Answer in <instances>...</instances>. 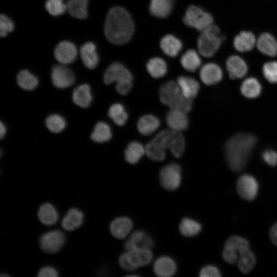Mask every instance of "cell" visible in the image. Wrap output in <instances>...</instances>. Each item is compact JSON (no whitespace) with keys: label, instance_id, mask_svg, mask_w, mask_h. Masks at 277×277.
Instances as JSON below:
<instances>
[{"label":"cell","instance_id":"1","mask_svg":"<svg viewBox=\"0 0 277 277\" xmlns=\"http://www.w3.org/2000/svg\"><path fill=\"white\" fill-rule=\"evenodd\" d=\"M256 143V137L247 133H237L227 141L225 153L231 170L240 172L245 167Z\"/></svg>","mask_w":277,"mask_h":277},{"label":"cell","instance_id":"2","mask_svg":"<svg viewBox=\"0 0 277 277\" xmlns=\"http://www.w3.org/2000/svg\"><path fill=\"white\" fill-rule=\"evenodd\" d=\"M107 39L121 45L128 42L134 32V24L130 14L123 8L114 7L108 12L104 26Z\"/></svg>","mask_w":277,"mask_h":277},{"label":"cell","instance_id":"3","mask_svg":"<svg viewBox=\"0 0 277 277\" xmlns=\"http://www.w3.org/2000/svg\"><path fill=\"white\" fill-rule=\"evenodd\" d=\"M223 258L229 264L238 263L239 268L245 273L250 272L256 263L255 255L250 250L248 241L239 236H231L226 241Z\"/></svg>","mask_w":277,"mask_h":277},{"label":"cell","instance_id":"4","mask_svg":"<svg viewBox=\"0 0 277 277\" xmlns=\"http://www.w3.org/2000/svg\"><path fill=\"white\" fill-rule=\"evenodd\" d=\"M159 97L162 103L170 109H177L186 113L192 107V99L186 97L182 92L177 83L169 81L160 87Z\"/></svg>","mask_w":277,"mask_h":277},{"label":"cell","instance_id":"5","mask_svg":"<svg viewBox=\"0 0 277 277\" xmlns=\"http://www.w3.org/2000/svg\"><path fill=\"white\" fill-rule=\"evenodd\" d=\"M220 30L215 25L211 24L203 31L198 37L197 45L199 53L204 57L213 56L220 48L223 40Z\"/></svg>","mask_w":277,"mask_h":277},{"label":"cell","instance_id":"6","mask_svg":"<svg viewBox=\"0 0 277 277\" xmlns=\"http://www.w3.org/2000/svg\"><path fill=\"white\" fill-rule=\"evenodd\" d=\"M152 141L166 150L168 149L176 158L180 157L184 151L185 141L181 132L171 129L163 130L158 133Z\"/></svg>","mask_w":277,"mask_h":277},{"label":"cell","instance_id":"7","mask_svg":"<svg viewBox=\"0 0 277 277\" xmlns=\"http://www.w3.org/2000/svg\"><path fill=\"white\" fill-rule=\"evenodd\" d=\"M153 254L150 249L127 250L119 258V264L126 270H133L149 264Z\"/></svg>","mask_w":277,"mask_h":277},{"label":"cell","instance_id":"8","mask_svg":"<svg viewBox=\"0 0 277 277\" xmlns=\"http://www.w3.org/2000/svg\"><path fill=\"white\" fill-rule=\"evenodd\" d=\"M183 20L186 26L201 32L213 22V17L209 13L194 5L187 8Z\"/></svg>","mask_w":277,"mask_h":277},{"label":"cell","instance_id":"9","mask_svg":"<svg viewBox=\"0 0 277 277\" xmlns=\"http://www.w3.org/2000/svg\"><path fill=\"white\" fill-rule=\"evenodd\" d=\"M160 183L167 190H176L181 183V168L176 163H170L163 167L159 174Z\"/></svg>","mask_w":277,"mask_h":277},{"label":"cell","instance_id":"10","mask_svg":"<svg viewBox=\"0 0 277 277\" xmlns=\"http://www.w3.org/2000/svg\"><path fill=\"white\" fill-rule=\"evenodd\" d=\"M133 76L130 71L123 64L115 62L106 69L104 75V82L109 85L113 82L116 84L132 82Z\"/></svg>","mask_w":277,"mask_h":277},{"label":"cell","instance_id":"11","mask_svg":"<svg viewBox=\"0 0 277 277\" xmlns=\"http://www.w3.org/2000/svg\"><path fill=\"white\" fill-rule=\"evenodd\" d=\"M66 240L64 233L58 230L48 231L43 234L39 239L41 249L49 253L58 252L64 246Z\"/></svg>","mask_w":277,"mask_h":277},{"label":"cell","instance_id":"12","mask_svg":"<svg viewBox=\"0 0 277 277\" xmlns=\"http://www.w3.org/2000/svg\"><path fill=\"white\" fill-rule=\"evenodd\" d=\"M258 184L252 175L244 174L241 176L236 183L239 195L243 199L251 201L254 199L258 191Z\"/></svg>","mask_w":277,"mask_h":277},{"label":"cell","instance_id":"13","mask_svg":"<svg viewBox=\"0 0 277 277\" xmlns=\"http://www.w3.org/2000/svg\"><path fill=\"white\" fill-rule=\"evenodd\" d=\"M153 244V240L150 235L143 230H138L134 231L128 238L124 247L126 251L150 249Z\"/></svg>","mask_w":277,"mask_h":277},{"label":"cell","instance_id":"14","mask_svg":"<svg viewBox=\"0 0 277 277\" xmlns=\"http://www.w3.org/2000/svg\"><path fill=\"white\" fill-rule=\"evenodd\" d=\"M51 80L53 84L58 88H66L73 84L74 75L73 72L64 65H56L51 71Z\"/></svg>","mask_w":277,"mask_h":277},{"label":"cell","instance_id":"15","mask_svg":"<svg viewBox=\"0 0 277 277\" xmlns=\"http://www.w3.org/2000/svg\"><path fill=\"white\" fill-rule=\"evenodd\" d=\"M166 122L170 129L178 132L185 130L189 125L186 113L177 109H170L166 114Z\"/></svg>","mask_w":277,"mask_h":277},{"label":"cell","instance_id":"16","mask_svg":"<svg viewBox=\"0 0 277 277\" xmlns=\"http://www.w3.org/2000/svg\"><path fill=\"white\" fill-rule=\"evenodd\" d=\"M56 60L63 64L72 63L77 56V49L75 45L68 41L60 43L54 50Z\"/></svg>","mask_w":277,"mask_h":277},{"label":"cell","instance_id":"17","mask_svg":"<svg viewBox=\"0 0 277 277\" xmlns=\"http://www.w3.org/2000/svg\"><path fill=\"white\" fill-rule=\"evenodd\" d=\"M200 77L205 84L212 85L221 81L223 77V72L218 65L213 63H209L201 68Z\"/></svg>","mask_w":277,"mask_h":277},{"label":"cell","instance_id":"18","mask_svg":"<svg viewBox=\"0 0 277 277\" xmlns=\"http://www.w3.org/2000/svg\"><path fill=\"white\" fill-rule=\"evenodd\" d=\"M226 66L231 79L241 78L248 72V66L246 62L236 55L230 56L227 59Z\"/></svg>","mask_w":277,"mask_h":277},{"label":"cell","instance_id":"19","mask_svg":"<svg viewBox=\"0 0 277 277\" xmlns=\"http://www.w3.org/2000/svg\"><path fill=\"white\" fill-rule=\"evenodd\" d=\"M133 227V222L127 216H120L114 219L110 223V231L116 239H123L130 232Z\"/></svg>","mask_w":277,"mask_h":277},{"label":"cell","instance_id":"20","mask_svg":"<svg viewBox=\"0 0 277 277\" xmlns=\"http://www.w3.org/2000/svg\"><path fill=\"white\" fill-rule=\"evenodd\" d=\"M153 271L159 276L170 277L176 272V264L172 258L166 255L161 256L154 262Z\"/></svg>","mask_w":277,"mask_h":277},{"label":"cell","instance_id":"21","mask_svg":"<svg viewBox=\"0 0 277 277\" xmlns=\"http://www.w3.org/2000/svg\"><path fill=\"white\" fill-rule=\"evenodd\" d=\"M256 47L262 54L274 57L277 55V40L270 33H262L256 41Z\"/></svg>","mask_w":277,"mask_h":277},{"label":"cell","instance_id":"22","mask_svg":"<svg viewBox=\"0 0 277 277\" xmlns=\"http://www.w3.org/2000/svg\"><path fill=\"white\" fill-rule=\"evenodd\" d=\"M256 44L254 34L248 31H243L236 35L233 42L234 48L240 52L251 51Z\"/></svg>","mask_w":277,"mask_h":277},{"label":"cell","instance_id":"23","mask_svg":"<svg viewBox=\"0 0 277 277\" xmlns=\"http://www.w3.org/2000/svg\"><path fill=\"white\" fill-rule=\"evenodd\" d=\"M182 92L187 98L196 97L200 88L199 82L194 78L184 75L179 76L176 80Z\"/></svg>","mask_w":277,"mask_h":277},{"label":"cell","instance_id":"24","mask_svg":"<svg viewBox=\"0 0 277 277\" xmlns=\"http://www.w3.org/2000/svg\"><path fill=\"white\" fill-rule=\"evenodd\" d=\"M80 55L85 66L90 69L95 68L98 63V57L95 45L92 42H87L80 49Z\"/></svg>","mask_w":277,"mask_h":277},{"label":"cell","instance_id":"25","mask_svg":"<svg viewBox=\"0 0 277 277\" xmlns=\"http://www.w3.org/2000/svg\"><path fill=\"white\" fill-rule=\"evenodd\" d=\"M159 118L152 114L141 116L137 123L138 132L143 135H149L154 132L160 126Z\"/></svg>","mask_w":277,"mask_h":277},{"label":"cell","instance_id":"26","mask_svg":"<svg viewBox=\"0 0 277 277\" xmlns=\"http://www.w3.org/2000/svg\"><path fill=\"white\" fill-rule=\"evenodd\" d=\"M160 47L164 53L170 57L178 55L182 49L181 41L171 34H167L160 41Z\"/></svg>","mask_w":277,"mask_h":277},{"label":"cell","instance_id":"27","mask_svg":"<svg viewBox=\"0 0 277 277\" xmlns=\"http://www.w3.org/2000/svg\"><path fill=\"white\" fill-rule=\"evenodd\" d=\"M174 2V0H151L149 11L155 17H166L172 11Z\"/></svg>","mask_w":277,"mask_h":277},{"label":"cell","instance_id":"28","mask_svg":"<svg viewBox=\"0 0 277 277\" xmlns=\"http://www.w3.org/2000/svg\"><path fill=\"white\" fill-rule=\"evenodd\" d=\"M92 96L90 86L84 84L77 87L72 93V100L77 105L87 108L91 103Z\"/></svg>","mask_w":277,"mask_h":277},{"label":"cell","instance_id":"29","mask_svg":"<svg viewBox=\"0 0 277 277\" xmlns=\"http://www.w3.org/2000/svg\"><path fill=\"white\" fill-rule=\"evenodd\" d=\"M84 214L76 208L70 209L62 221L63 228L67 231H72L78 228L82 224Z\"/></svg>","mask_w":277,"mask_h":277},{"label":"cell","instance_id":"30","mask_svg":"<svg viewBox=\"0 0 277 277\" xmlns=\"http://www.w3.org/2000/svg\"><path fill=\"white\" fill-rule=\"evenodd\" d=\"M37 216L41 222L47 226L55 224L58 220V213L55 207L50 203L42 204L38 211Z\"/></svg>","mask_w":277,"mask_h":277},{"label":"cell","instance_id":"31","mask_svg":"<svg viewBox=\"0 0 277 277\" xmlns=\"http://www.w3.org/2000/svg\"><path fill=\"white\" fill-rule=\"evenodd\" d=\"M181 64L186 70L195 71L201 65V60L196 51L193 49L187 50L181 56Z\"/></svg>","mask_w":277,"mask_h":277},{"label":"cell","instance_id":"32","mask_svg":"<svg viewBox=\"0 0 277 277\" xmlns=\"http://www.w3.org/2000/svg\"><path fill=\"white\" fill-rule=\"evenodd\" d=\"M145 153V147L140 142L132 141L128 145L125 151V158L131 164L137 163Z\"/></svg>","mask_w":277,"mask_h":277},{"label":"cell","instance_id":"33","mask_svg":"<svg viewBox=\"0 0 277 277\" xmlns=\"http://www.w3.org/2000/svg\"><path fill=\"white\" fill-rule=\"evenodd\" d=\"M262 91L260 82L255 77H251L244 81L241 86L242 94L247 98H254L258 97Z\"/></svg>","mask_w":277,"mask_h":277},{"label":"cell","instance_id":"34","mask_svg":"<svg viewBox=\"0 0 277 277\" xmlns=\"http://www.w3.org/2000/svg\"><path fill=\"white\" fill-rule=\"evenodd\" d=\"M146 68L150 75L155 78L164 76L167 72L166 63L157 57L150 59L146 64Z\"/></svg>","mask_w":277,"mask_h":277},{"label":"cell","instance_id":"35","mask_svg":"<svg viewBox=\"0 0 277 277\" xmlns=\"http://www.w3.org/2000/svg\"><path fill=\"white\" fill-rule=\"evenodd\" d=\"M89 0H69L67 8L70 14L74 17L84 19L87 16V4Z\"/></svg>","mask_w":277,"mask_h":277},{"label":"cell","instance_id":"36","mask_svg":"<svg viewBox=\"0 0 277 277\" xmlns=\"http://www.w3.org/2000/svg\"><path fill=\"white\" fill-rule=\"evenodd\" d=\"M112 137V131L110 126L105 122H98L91 133V138L97 143L109 141Z\"/></svg>","mask_w":277,"mask_h":277},{"label":"cell","instance_id":"37","mask_svg":"<svg viewBox=\"0 0 277 277\" xmlns=\"http://www.w3.org/2000/svg\"><path fill=\"white\" fill-rule=\"evenodd\" d=\"M202 226L196 221L189 218H183L180 224L179 230L181 233L186 237L196 235L201 230Z\"/></svg>","mask_w":277,"mask_h":277},{"label":"cell","instance_id":"38","mask_svg":"<svg viewBox=\"0 0 277 277\" xmlns=\"http://www.w3.org/2000/svg\"><path fill=\"white\" fill-rule=\"evenodd\" d=\"M108 114L113 122L119 126L124 125L128 117L124 106L120 103L112 105L109 109Z\"/></svg>","mask_w":277,"mask_h":277},{"label":"cell","instance_id":"39","mask_svg":"<svg viewBox=\"0 0 277 277\" xmlns=\"http://www.w3.org/2000/svg\"><path fill=\"white\" fill-rule=\"evenodd\" d=\"M17 82L22 88L26 90H33L38 84L37 77L27 70H21L18 73Z\"/></svg>","mask_w":277,"mask_h":277},{"label":"cell","instance_id":"40","mask_svg":"<svg viewBox=\"0 0 277 277\" xmlns=\"http://www.w3.org/2000/svg\"><path fill=\"white\" fill-rule=\"evenodd\" d=\"M145 153L150 160L155 162L163 161L166 157V150L152 140L145 146Z\"/></svg>","mask_w":277,"mask_h":277},{"label":"cell","instance_id":"41","mask_svg":"<svg viewBox=\"0 0 277 277\" xmlns=\"http://www.w3.org/2000/svg\"><path fill=\"white\" fill-rule=\"evenodd\" d=\"M46 125L51 132L58 133L65 129L66 121L62 116L58 114H52L46 118Z\"/></svg>","mask_w":277,"mask_h":277},{"label":"cell","instance_id":"42","mask_svg":"<svg viewBox=\"0 0 277 277\" xmlns=\"http://www.w3.org/2000/svg\"><path fill=\"white\" fill-rule=\"evenodd\" d=\"M45 7L51 15L55 16L62 15L67 10V4L63 0H47Z\"/></svg>","mask_w":277,"mask_h":277},{"label":"cell","instance_id":"43","mask_svg":"<svg viewBox=\"0 0 277 277\" xmlns=\"http://www.w3.org/2000/svg\"><path fill=\"white\" fill-rule=\"evenodd\" d=\"M262 70L264 76L269 83H277V62L266 63L263 66Z\"/></svg>","mask_w":277,"mask_h":277},{"label":"cell","instance_id":"44","mask_svg":"<svg viewBox=\"0 0 277 277\" xmlns=\"http://www.w3.org/2000/svg\"><path fill=\"white\" fill-rule=\"evenodd\" d=\"M14 25L12 21L7 16L1 14L0 16V35L5 37L8 33L12 32Z\"/></svg>","mask_w":277,"mask_h":277},{"label":"cell","instance_id":"45","mask_svg":"<svg viewBox=\"0 0 277 277\" xmlns=\"http://www.w3.org/2000/svg\"><path fill=\"white\" fill-rule=\"evenodd\" d=\"M262 157L264 162L272 167L277 166V152L271 149H265L262 154Z\"/></svg>","mask_w":277,"mask_h":277},{"label":"cell","instance_id":"46","mask_svg":"<svg viewBox=\"0 0 277 277\" xmlns=\"http://www.w3.org/2000/svg\"><path fill=\"white\" fill-rule=\"evenodd\" d=\"M201 277H219L221 276L219 270L213 265H207L202 268L200 272Z\"/></svg>","mask_w":277,"mask_h":277},{"label":"cell","instance_id":"47","mask_svg":"<svg viewBox=\"0 0 277 277\" xmlns=\"http://www.w3.org/2000/svg\"><path fill=\"white\" fill-rule=\"evenodd\" d=\"M58 275L57 270L53 267L46 266L42 268L38 272L39 277H56Z\"/></svg>","mask_w":277,"mask_h":277},{"label":"cell","instance_id":"48","mask_svg":"<svg viewBox=\"0 0 277 277\" xmlns=\"http://www.w3.org/2000/svg\"><path fill=\"white\" fill-rule=\"evenodd\" d=\"M270 235L272 243L277 246V223H275L271 227Z\"/></svg>","mask_w":277,"mask_h":277},{"label":"cell","instance_id":"49","mask_svg":"<svg viewBox=\"0 0 277 277\" xmlns=\"http://www.w3.org/2000/svg\"><path fill=\"white\" fill-rule=\"evenodd\" d=\"M6 132V128L4 124L1 122L0 124V136L2 138Z\"/></svg>","mask_w":277,"mask_h":277},{"label":"cell","instance_id":"50","mask_svg":"<svg viewBox=\"0 0 277 277\" xmlns=\"http://www.w3.org/2000/svg\"><path fill=\"white\" fill-rule=\"evenodd\" d=\"M1 276H9V275L6 274H2L1 275Z\"/></svg>","mask_w":277,"mask_h":277}]
</instances>
